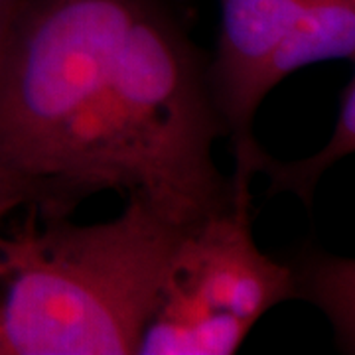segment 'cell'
Returning a JSON list of instances; mask_svg holds the SVG:
<instances>
[{
    "label": "cell",
    "mask_w": 355,
    "mask_h": 355,
    "mask_svg": "<svg viewBox=\"0 0 355 355\" xmlns=\"http://www.w3.org/2000/svg\"><path fill=\"white\" fill-rule=\"evenodd\" d=\"M24 2L26 0H0V50L8 38V32H10L20 8L24 6Z\"/></svg>",
    "instance_id": "obj_8"
},
{
    "label": "cell",
    "mask_w": 355,
    "mask_h": 355,
    "mask_svg": "<svg viewBox=\"0 0 355 355\" xmlns=\"http://www.w3.org/2000/svg\"><path fill=\"white\" fill-rule=\"evenodd\" d=\"M355 150V81L342 89L338 116L331 128L328 142L306 158L298 160H279L261 146L253 156L251 172L263 174L268 180V196L288 193L312 209L320 180L340 160L352 156Z\"/></svg>",
    "instance_id": "obj_6"
},
{
    "label": "cell",
    "mask_w": 355,
    "mask_h": 355,
    "mask_svg": "<svg viewBox=\"0 0 355 355\" xmlns=\"http://www.w3.org/2000/svg\"><path fill=\"white\" fill-rule=\"evenodd\" d=\"M36 196L24 180L0 168V221L12 216L16 209L34 207Z\"/></svg>",
    "instance_id": "obj_7"
},
{
    "label": "cell",
    "mask_w": 355,
    "mask_h": 355,
    "mask_svg": "<svg viewBox=\"0 0 355 355\" xmlns=\"http://www.w3.org/2000/svg\"><path fill=\"white\" fill-rule=\"evenodd\" d=\"M178 227L140 198L101 223L69 217L0 231V355H135Z\"/></svg>",
    "instance_id": "obj_2"
},
{
    "label": "cell",
    "mask_w": 355,
    "mask_h": 355,
    "mask_svg": "<svg viewBox=\"0 0 355 355\" xmlns=\"http://www.w3.org/2000/svg\"><path fill=\"white\" fill-rule=\"evenodd\" d=\"M219 44L209 60V83L225 132L231 139L235 193H251V160L261 148L254 116L268 95L266 71L300 22L310 0H217Z\"/></svg>",
    "instance_id": "obj_4"
},
{
    "label": "cell",
    "mask_w": 355,
    "mask_h": 355,
    "mask_svg": "<svg viewBox=\"0 0 355 355\" xmlns=\"http://www.w3.org/2000/svg\"><path fill=\"white\" fill-rule=\"evenodd\" d=\"M294 300L314 304L328 318L336 345L343 354L355 352V265L354 259L328 253L306 243L284 259Z\"/></svg>",
    "instance_id": "obj_5"
},
{
    "label": "cell",
    "mask_w": 355,
    "mask_h": 355,
    "mask_svg": "<svg viewBox=\"0 0 355 355\" xmlns=\"http://www.w3.org/2000/svg\"><path fill=\"white\" fill-rule=\"evenodd\" d=\"M253 198L182 229L137 355H233L268 310L294 300L284 259L253 235Z\"/></svg>",
    "instance_id": "obj_3"
},
{
    "label": "cell",
    "mask_w": 355,
    "mask_h": 355,
    "mask_svg": "<svg viewBox=\"0 0 355 355\" xmlns=\"http://www.w3.org/2000/svg\"><path fill=\"white\" fill-rule=\"evenodd\" d=\"M209 60L164 0H26L0 50V168L40 219L99 191L178 227L225 211Z\"/></svg>",
    "instance_id": "obj_1"
}]
</instances>
